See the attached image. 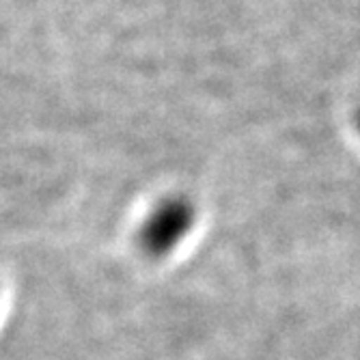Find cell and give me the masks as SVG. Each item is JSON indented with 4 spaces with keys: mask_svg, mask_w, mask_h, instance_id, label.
<instances>
[{
    "mask_svg": "<svg viewBox=\"0 0 360 360\" xmlns=\"http://www.w3.org/2000/svg\"><path fill=\"white\" fill-rule=\"evenodd\" d=\"M196 220V210L190 199L179 194L162 199L145 218L139 231V246L151 259L171 255L190 233Z\"/></svg>",
    "mask_w": 360,
    "mask_h": 360,
    "instance_id": "obj_1",
    "label": "cell"
},
{
    "mask_svg": "<svg viewBox=\"0 0 360 360\" xmlns=\"http://www.w3.org/2000/svg\"><path fill=\"white\" fill-rule=\"evenodd\" d=\"M356 123H358V129H360V110H358V115H356Z\"/></svg>",
    "mask_w": 360,
    "mask_h": 360,
    "instance_id": "obj_2",
    "label": "cell"
}]
</instances>
